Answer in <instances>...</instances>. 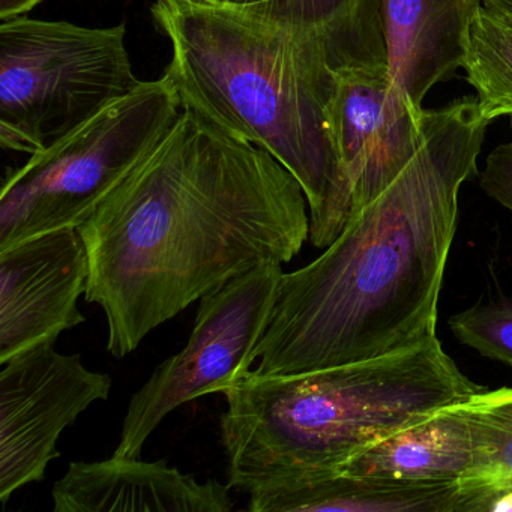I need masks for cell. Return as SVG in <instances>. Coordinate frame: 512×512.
Wrapping results in <instances>:
<instances>
[{
	"label": "cell",
	"mask_w": 512,
	"mask_h": 512,
	"mask_svg": "<svg viewBox=\"0 0 512 512\" xmlns=\"http://www.w3.org/2000/svg\"><path fill=\"white\" fill-rule=\"evenodd\" d=\"M458 482H407L335 472L251 491V512H457Z\"/></svg>",
	"instance_id": "cell-13"
},
{
	"label": "cell",
	"mask_w": 512,
	"mask_h": 512,
	"mask_svg": "<svg viewBox=\"0 0 512 512\" xmlns=\"http://www.w3.org/2000/svg\"><path fill=\"white\" fill-rule=\"evenodd\" d=\"M112 377L85 367L82 356L43 344L0 371V502L46 478L61 455L62 433L97 401H106Z\"/></svg>",
	"instance_id": "cell-8"
},
{
	"label": "cell",
	"mask_w": 512,
	"mask_h": 512,
	"mask_svg": "<svg viewBox=\"0 0 512 512\" xmlns=\"http://www.w3.org/2000/svg\"><path fill=\"white\" fill-rule=\"evenodd\" d=\"M283 274L281 263H262L200 299L184 349L161 362L131 397L113 455L142 457L145 443L173 410L221 394L250 371Z\"/></svg>",
	"instance_id": "cell-7"
},
{
	"label": "cell",
	"mask_w": 512,
	"mask_h": 512,
	"mask_svg": "<svg viewBox=\"0 0 512 512\" xmlns=\"http://www.w3.org/2000/svg\"><path fill=\"white\" fill-rule=\"evenodd\" d=\"M488 124L469 98L424 110L421 146L398 178L322 256L281 275L254 373L338 367L437 337L458 194L478 172Z\"/></svg>",
	"instance_id": "cell-2"
},
{
	"label": "cell",
	"mask_w": 512,
	"mask_h": 512,
	"mask_svg": "<svg viewBox=\"0 0 512 512\" xmlns=\"http://www.w3.org/2000/svg\"><path fill=\"white\" fill-rule=\"evenodd\" d=\"M422 118V107L392 82L386 53L338 70L328 127L352 190V215L385 191L415 157Z\"/></svg>",
	"instance_id": "cell-9"
},
{
	"label": "cell",
	"mask_w": 512,
	"mask_h": 512,
	"mask_svg": "<svg viewBox=\"0 0 512 512\" xmlns=\"http://www.w3.org/2000/svg\"><path fill=\"white\" fill-rule=\"evenodd\" d=\"M266 22L292 29L310 28L343 10L350 0H215Z\"/></svg>",
	"instance_id": "cell-18"
},
{
	"label": "cell",
	"mask_w": 512,
	"mask_h": 512,
	"mask_svg": "<svg viewBox=\"0 0 512 512\" xmlns=\"http://www.w3.org/2000/svg\"><path fill=\"white\" fill-rule=\"evenodd\" d=\"M479 185L487 196L512 212V142L490 152L479 175Z\"/></svg>",
	"instance_id": "cell-19"
},
{
	"label": "cell",
	"mask_w": 512,
	"mask_h": 512,
	"mask_svg": "<svg viewBox=\"0 0 512 512\" xmlns=\"http://www.w3.org/2000/svg\"><path fill=\"white\" fill-rule=\"evenodd\" d=\"M124 25L86 28L22 19L0 23V143L46 151L134 91Z\"/></svg>",
	"instance_id": "cell-6"
},
{
	"label": "cell",
	"mask_w": 512,
	"mask_h": 512,
	"mask_svg": "<svg viewBox=\"0 0 512 512\" xmlns=\"http://www.w3.org/2000/svg\"><path fill=\"white\" fill-rule=\"evenodd\" d=\"M482 391L437 337L307 373L262 376L250 370L221 391L229 485L250 494L340 472L374 443Z\"/></svg>",
	"instance_id": "cell-4"
},
{
	"label": "cell",
	"mask_w": 512,
	"mask_h": 512,
	"mask_svg": "<svg viewBox=\"0 0 512 512\" xmlns=\"http://www.w3.org/2000/svg\"><path fill=\"white\" fill-rule=\"evenodd\" d=\"M307 197L269 152L188 110L79 227L85 299L125 358L154 329L262 263H289L310 239Z\"/></svg>",
	"instance_id": "cell-1"
},
{
	"label": "cell",
	"mask_w": 512,
	"mask_h": 512,
	"mask_svg": "<svg viewBox=\"0 0 512 512\" xmlns=\"http://www.w3.org/2000/svg\"><path fill=\"white\" fill-rule=\"evenodd\" d=\"M230 485L197 481L166 460L73 461L52 490L55 512H227Z\"/></svg>",
	"instance_id": "cell-11"
},
{
	"label": "cell",
	"mask_w": 512,
	"mask_h": 512,
	"mask_svg": "<svg viewBox=\"0 0 512 512\" xmlns=\"http://www.w3.org/2000/svg\"><path fill=\"white\" fill-rule=\"evenodd\" d=\"M172 44L164 76L217 130L259 146L301 184L310 242L326 248L349 223L353 196L328 127L343 65L386 53L376 0H350L319 25H274L215 0H155Z\"/></svg>",
	"instance_id": "cell-3"
},
{
	"label": "cell",
	"mask_w": 512,
	"mask_h": 512,
	"mask_svg": "<svg viewBox=\"0 0 512 512\" xmlns=\"http://www.w3.org/2000/svg\"><path fill=\"white\" fill-rule=\"evenodd\" d=\"M475 457L461 479L457 512H490L494 500L512 493V388L478 392L464 401Z\"/></svg>",
	"instance_id": "cell-15"
},
{
	"label": "cell",
	"mask_w": 512,
	"mask_h": 512,
	"mask_svg": "<svg viewBox=\"0 0 512 512\" xmlns=\"http://www.w3.org/2000/svg\"><path fill=\"white\" fill-rule=\"evenodd\" d=\"M488 122L512 115V17L482 2L463 65Z\"/></svg>",
	"instance_id": "cell-16"
},
{
	"label": "cell",
	"mask_w": 512,
	"mask_h": 512,
	"mask_svg": "<svg viewBox=\"0 0 512 512\" xmlns=\"http://www.w3.org/2000/svg\"><path fill=\"white\" fill-rule=\"evenodd\" d=\"M475 440L464 401L374 443L341 473L407 482H460L472 469Z\"/></svg>",
	"instance_id": "cell-14"
},
{
	"label": "cell",
	"mask_w": 512,
	"mask_h": 512,
	"mask_svg": "<svg viewBox=\"0 0 512 512\" xmlns=\"http://www.w3.org/2000/svg\"><path fill=\"white\" fill-rule=\"evenodd\" d=\"M88 278V250L73 227L0 250V364L85 323Z\"/></svg>",
	"instance_id": "cell-10"
},
{
	"label": "cell",
	"mask_w": 512,
	"mask_h": 512,
	"mask_svg": "<svg viewBox=\"0 0 512 512\" xmlns=\"http://www.w3.org/2000/svg\"><path fill=\"white\" fill-rule=\"evenodd\" d=\"M43 0H0V23L28 16Z\"/></svg>",
	"instance_id": "cell-20"
},
{
	"label": "cell",
	"mask_w": 512,
	"mask_h": 512,
	"mask_svg": "<svg viewBox=\"0 0 512 512\" xmlns=\"http://www.w3.org/2000/svg\"><path fill=\"white\" fill-rule=\"evenodd\" d=\"M182 110L166 76L142 82L10 170L0 193V250L55 230L79 229L154 151Z\"/></svg>",
	"instance_id": "cell-5"
},
{
	"label": "cell",
	"mask_w": 512,
	"mask_h": 512,
	"mask_svg": "<svg viewBox=\"0 0 512 512\" xmlns=\"http://www.w3.org/2000/svg\"><path fill=\"white\" fill-rule=\"evenodd\" d=\"M392 82L421 107L463 67L482 0H376Z\"/></svg>",
	"instance_id": "cell-12"
},
{
	"label": "cell",
	"mask_w": 512,
	"mask_h": 512,
	"mask_svg": "<svg viewBox=\"0 0 512 512\" xmlns=\"http://www.w3.org/2000/svg\"><path fill=\"white\" fill-rule=\"evenodd\" d=\"M448 326L464 346L512 368V301L505 296L478 302L454 314Z\"/></svg>",
	"instance_id": "cell-17"
},
{
	"label": "cell",
	"mask_w": 512,
	"mask_h": 512,
	"mask_svg": "<svg viewBox=\"0 0 512 512\" xmlns=\"http://www.w3.org/2000/svg\"><path fill=\"white\" fill-rule=\"evenodd\" d=\"M482 2L491 5V7L499 8L503 13L509 14L512 17V0H482Z\"/></svg>",
	"instance_id": "cell-21"
}]
</instances>
